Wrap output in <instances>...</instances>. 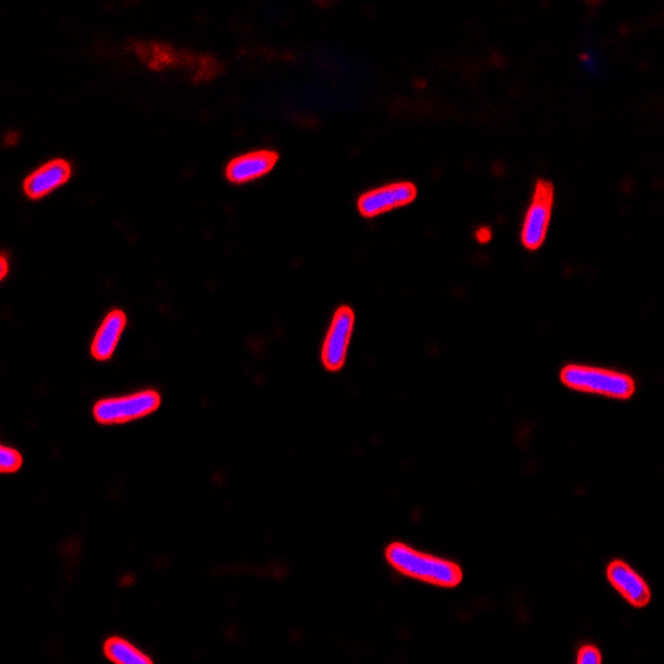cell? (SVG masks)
<instances>
[{"label":"cell","mask_w":664,"mask_h":664,"mask_svg":"<svg viewBox=\"0 0 664 664\" xmlns=\"http://www.w3.org/2000/svg\"><path fill=\"white\" fill-rule=\"evenodd\" d=\"M415 196H417L415 185L401 181L367 191L357 201V208L364 218H376L402 206L411 205Z\"/></svg>","instance_id":"cell-6"},{"label":"cell","mask_w":664,"mask_h":664,"mask_svg":"<svg viewBox=\"0 0 664 664\" xmlns=\"http://www.w3.org/2000/svg\"><path fill=\"white\" fill-rule=\"evenodd\" d=\"M578 663L580 664H600L601 663V653L598 648L595 646H583L580 651H578Z\"/></svg>","instance_id":"cell-13"},{"label":"cell","mask_w":664,"mask_h":664,"mask_svg":"<svg viewBox=\"0 0 664 664\" xmlns=\"http://www.w3.org/2000/svg\"><path fill=\"white\" fill-rule=\"evenodd\" d=\"M354 323H356V316L349 306H341L337 309L326 339H324L323 352H321V359L328 371L336 372L344 366L352 331H354Z\"/></svg>","instance_id":"cell-5"},{"label":"cell","mask_w":664,"mask_h":664,"mask_svg":"<svg viewBox=\"0 0 664 664\" xmlns=\"http://www.w3.org/2000/svg\"><path fill=\"white\" fill-rule=\"evenodd\" d=\"M387 562L397 572L415 580L427 581L432 585L452 586L462 581V570L454 562H447L442 558L432 557L427 553H420L404 543H392L386 550Z\"/></svg>","instance_id":"cell-1"},{"label":"cell","mask_w":664,"mask_h":664,"mask_svg":"<svg viewBox=\"0 0 664 664\" xmlns=\"http://www.w3.org/2000/svg\"><path fill=\"white\" fill-rule=\"evenodd\" d=\"M7 271H9V263H7V254H2V274L0 278L4 279L7 276Z\"/></svg>","instance_id":"cell-14"},{"label":"cell","mask_w":664,"mask_h":664,"mask_svg":"<svg viewBox=\"0 0 664 664\" xmlns=\"http://www.w3.org/2000/svg\"><path fill=\"white\" fill-rule=\"evenodd\" d=\"M553 188L547 181H538L533 200L523 220L522 245L530 251L542 248L547 240L548 226L552 221Z\"/></svg>","instance_id":"cell-4"},{"label":"cell","mask_w":664,"mask_h":664,"mask_svg":"<svg viewBox=\"0 0 664 664\" xmlns=\"http://www.w3.org/2000/svg\"><path fill=\"white\" fill-rule=\"evenodd\" d=\"M72 175V166L65 160H52L32 171L24 181V193L32 200H40L67 183Z\"/></svg>","instance_id":"cell-7"},{"label":"cell","mask_w":664,"mask_h":664,"mask_svg":"<svg viewBox=\"0 0 664 664\" xmlns=\"http://www.w3.org/2000/svg\"><path fill=\"white\" fill-rule=\"evenodd\" d=\"M608 580L631 605L646 606L650 603V586L630 565L623 562L611 563L608 567Z\"/></svg>","instance_id":"cell-9"},{"label":"cell","mask_w":664,"mask_h":664,"mask_svg":"<svg viewBox=\"0 0 664 664\" xmlns=\"http://www.w3.org/2000/svg\"><path fill=\"white\" fill-rule=\"evenodd\" d=\"M125 326H127V316L123 311L113 309L107 314L92 342V356L97 361H108L113 356Z\"/></svg>","instance_id":"cell-10"},{"label":"cell","mask_w":664,"mask_h":664,"mask_svg":"<svg viewBox=\"0 0 664 664\" xmlns=\"http://www.w3.org/2000/svg\"><path fill=\"white\" fill-rule=\"evenodd\" d=\"M108 660L118 664H150L152 660L122 638H110L103 645Z\"/></svg>","instance_id":"cell-11"},{"label":"cell","mask_w":664,"mask_h":664,"mask_svg":"<svg viewBox=\"0 0 664 664\" xmlns=\"http://www.w3.org/2000/svg\"><path fill=\"white\" fill-rule=\"evenodd\" d=\"M278 153L273 150H259V152L246 153L231 160L226 166V178L231 183L243 185L248 181L258 180L268 175L278 163Z\"/></svg>","instance_id":"cell-8"},{"label":"cell","mask_w":664,"mask_h":664,"mask_svg":"<svg viewBox=\"0 0 664 664\" xmlns=\"http://www.w3.org/2000/svg\"><path fill=\"white\" fill-rule=\"evenodd\" d=\"M22 467V455L17 450L10 449V447H2L0 449V470L4 474H14Z\"/></svg>","instance_id":"cell-12"},{"label":"cell","mask_w":664,"mask_h":664,"mask_svg":"<svg viewBox=\"0 0 664 664\" xmlns=\"http://www.w3.org/2000/svg\"><path fill=\"white\" fill-rule=\"evenodd\" d=\"M562 382L575 391L613 397V399H630L635 394L636 384L633 377L623 372L601 369L590 366H567L563 369Z\"/></svg>","instance_id":"cell-2"},{"label":"cell","mask_w":664,"mask_h":664,"mask_svg":"<svg viewBox=\"0 0 664 664\" xmlns=\"http://www.w3.org/2000/svg\"><path fill=\"white\" fill-rule=\"evenodd\" d=\"M162 404L160 394L155 391H142L130 396L102 399L93 407V417L98 424H125L130 420L142 419L157 411Z\"/></svg>","instance_id":"cell-3"}]
</instances>
